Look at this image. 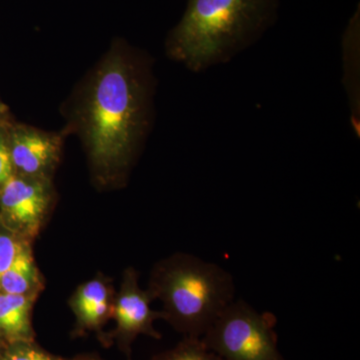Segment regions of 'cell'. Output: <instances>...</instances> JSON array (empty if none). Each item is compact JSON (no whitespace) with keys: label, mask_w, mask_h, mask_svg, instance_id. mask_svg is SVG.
Returning a JSON list of instances; mask_svg holds the SVG:
<instances>
[{"label":"cell","mask_w":360,"mask_h":360,"mask_svg":"<svg viewBox=\"0 0 360 360\" xmlns=\"http://www.w3.org/2000/svg\"><path fill=\"white\" fill-rule=\"evenodd\" d=\"M4 112H6V110H4V106L2 105L1 103H0V117H1L2 115H4Z\"/></svg>","instance_id":"obj_15"},{"label":"cell","mask_w":360,"mask_h":360,"mask_svg":"<svg viewBox=\"0 0 360 360\" xmlns=\"http://www.w3.org/2000/svg\"><path fill=\"white\" fill-rule=\"evenodd\" d=\"M0 360H61L33 345V341L9 343Z\"/></svg>","instance_id":"obj_12"},{"label":"cell","mask_w":360,"mask_h":360,"mask_svg":"<svg viewBox=\"0 0 360 360\" xmlns=\"http://www.w3.org/2000/svg\"><path fill=\"white\" fill-rule=\"evenodd\" d=\"M78 360H96V359H78Z\"/></svg>","instance_id":"obj_16"},{"label":"cell","mask_w":360,"mask_h":360,"mask_svg":"<svg viewBox=\"0 0 360 360\" xmlns=\"http://www.w3.org/2000/svg\"><path fill=\"white\" fill-rule=\"evenodd\" d=\"M150 292L165 302V319L187 338H201L236 297L233 277L214 262L179 255L158 269Z\"/></svg>","instance_id":"obj_3"},{"label":"cell","mask_w":360,"mask_h":360,"mask_svg":"<svg viewBox=\"0 0 360 360\" xmlns=\"http://www.w3.org/2000/svg\"><path fill=\"white\" fill-rule=\"evenodd\" d=\"M37 281V270L32 252L25 246L11 266L0 277V292L30 295V291L35 288Z\"/></svg>","instance_id":"obj_10"},{"label":"cell","mask_w":360,"mask_h":360,"mask_svg":"<svg viewBox=\"0 0 360 360\" xmlns=\"http://www.w3.org/2000/svg\"><path fill=\"white\" fill-rule=\"evenodd\" d=\"M151 360H225L205 347L201 338H184L174 349L156 355Z\"/></svg>","instance_id":"obj_11"},{"label":"cell","mask_w":360,"mask_h":360,"mask_svg":"<svg viewBox=\"0 0 360 360\" xmlns=\"http://www.w3.org/2000/svg\"><path fill=\"white\" fill-rule=\"evenodd\" d=\"M25 246L13 234L0 231V277L11 266Z\"/></svg>","instance_id":"obj_13"},{"label":"cell","mask_w":360,"mask_h":360,"mask_svg":"<svg viewBox=\"0 0 360 360\" xmlns=\"http://www.w3.org/2000/svg\"><path fill=\"white\" fill-rule=\"evenodd\" d=\"M146 103L139 70L122 54H111L94 77L84 110L85 136L98 167L129 160L144 127Z\"/></svg>","instance_id":"obj_2"},{"label":"cell","mask_w":360,"mask_h":360,"mask_svg":"<svg viewBox=\"0 0 360 360\" xmlns=\"http://www.w3.org/2000/svg\"><path fill=\"white\" fill-rule=\"evenodd\" d=\"M32 296L0 292V338L7 342L33 341L30 319Z\"/></svg>","instance_id":"obj_8"},{"label":"cell","mask_w":360,"mask_h":360,"mask_svg":"<svg viewBox=\"0 0 360 360\" xmlns=\"http://www.w3.org/2000/svg\"><path fill=\"white\" fill-rule=\"evenodd\" d=\"M13 165L11 160L8 139L0 131V184H4L13 175Z\"/></svg>","instance_id":"obj_14"},{"label":"cell","mask_w":360,"mask_h":360,"mask_svg":"<svg viewBox=\"0 0 360 360\" xmlns=\"http://www.w3.org/2000/svg\"><path fill=\"white\" fill-rule=\"evenodd\" d=\"M276 317L234 300L205 335V347L225 360H288L278 349Z\"/></svg>","instance_id":"obj_4"},{"label":"cell","mask_w":360,"mask_h":360,"mask_svg":"<svg viewBox=\"0 0 360 360\" xmlns=\"http://www.w3.org/2000/svg\"><path fill=\"white\" fill-rule=\"evenodd\" d=\"M49 189L44 177L13 175L2 184L0 207L13 229L27 236L39 231L49 206Z\"/></svg>","instance_id":"obj_5"},{"label":"cell","mask_w":360,"mask_h":360,"mask_svg":"<svg viewBox=\"0 0 360 360\" xmlns=\"http://www.w3.org/2000/svg\"><path fill=\"white\" fill-rule=\"evenodd\" d=\"M75 311L84 328H97L108 311V293L105 285L98 281H90L78 291Z\"/></svg>","instance_id":"obj_9"},{"label":"cell","mask_w":360,"mask_h":360,"mask_svg":"<svg viewBox=\"0 0 360 360\" xmlns=\"http://www.w3.org/2000/svg\"><path fill=\"white\" fill-rule=\"evenodd\" d=\"M279 0H187L167 40L172 58L193 71L229 60L276 20Z\"/></svg>","instance_id":"obj_1"},{"label":"cell","mask_w":360,"mask_h":360,"mask_svg":"<svg viewBox=\"0 0 360 360\" xmlns=\"http://www.w3.org/2000/svg\"><path fill=\"white\" fill-rule=\"evenodd\" d=\"M13 168L21 175L44 177L58 160L56 137L30 129L14 130L8 139Z\"/></svg>","instance_id":"obj_6"},{"label":"cell","mask_w":360,"mask_h":360,"mask_svg":"<svg viewBox=\"0 0 360 360\" xmlns=\"http://www.w3.org/2000/svg\"><path fill=\"white\" fill-rule=\"evenodd\" d=\"M150 291L144 292L137 288L134 276H130L127 288L116 302L115 319L117 333L122 347L129 348L130 343L137 335L144 333L155 338H160V333L153 328V321L158 317H165L150 309L153 298Z\"/></svg>","instance_id":"obj_7"}]
</instances>
